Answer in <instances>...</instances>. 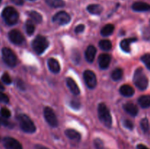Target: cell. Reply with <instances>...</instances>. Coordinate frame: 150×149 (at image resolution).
I'll return each mask as SVG.
<instances>
[{"instance_id":"6da1fadb","label":"cell","mask_w":150,"mask_h":149,"mask_svg":"<svg viewBox=\"0 0 150 149\" xmlns=\"http://www.w3.org/2000/svg\"><path fill=\"white\" fill-rule=\"evenodd\" d=\"M1 17L7 24L13 26L17 23L19 18V15L17 10L13 7H7L2 10Z\"/></svg>"},{"instance_id":"f546056e","label":"cell","mask_w":150,"mask_h":149,"mask_svg":"<svg viewBox=\"0 0 150 149\" xmlns=\"http://www.w3.org/2000/svg\"><path fill=\"white\" fill-rule=\"evenodd\" d=\"M142 61L144 64L146 65V67L150 70V53L144 54L142 56Z\"/></svg>"},{"instance_id":"e575fe53","label":"cell","mask_w":150,"mask_h":149,"mask_svg":"<svg viewBox=\"0 0 150 149\" xmlns=\"http://www.w3.org/2000/svg\"><path fill=\"white\" fill-rule=\"evenodd\" d=\"M123 124H124V126L126 128L132 130L133 129V124L130 121V120H125V121H123Z\"/></svg>"},{"instance_id":"d590c367","label":"cell","mask_w":150,"mask_h":149,"mask_svg":"<svg viewBox=\"0 0 150 149\" xmlns=\"http://www.w3.org/2000/svg\"><path fill=\"white\" fill-rule=\"evenodd\" d=\"M84 29H85L84 25L80 24L79 25V26H76V29H75V32H76V34L81 33V32H83V31H84Z\"/></svg>"},{"instance_id":"836d02e7","label":"cell","mask_w":150,"mask_h":149,"mask_svg":"<svg viewBox=\"0 0 150 149\" xmlns=\"http://www.w3.org/2000/svg\"><path fill=\"white\" fill-rule=\"evenodd\" d=\"M0 102H3V103H8L9 102L8 96L5 93L1 91H0Z\"/></svg>"},{"instance_id":"8fae6325","label":"cell","mask_w":150,"mask_h":149,"mask_svg":"<svg viewBox=\"0 0 150 149\" xmlns=\"http://www.w3.org/2000/svg\"><path fill=\"white\" fill-rule=\"evenodd\" d=\"M8 36L10 40L16 45H21L24 41L23 34L17 29H13L10 31L8 34Z\"/></svg>"},{"instance_id":"2e32d148","label":"cell","mask_w":150,"mask_h":149,"mask_svg":"<svg viewBox=\"0 0 150 149\" xmlns=\"http://www.w3.org/2000/svg\"><path fill=\"white\" fill-rule=\"evenodd\" d=\"M67 85L68 86L69 89L70 90V91L75 95H79L80 93V89H79V86H78L77 83L75 82V80H73L71 77H67Z\"/></svg>"},{"instance_id":"d6a6232c","label":"cell","mask_w":150,"mask_h":149,"mask_svg":"<svg viewBox=\"0 0 150 149\" xmlns=\"http://www.w3.org/2000/svg\"><path fill=\"white\" fill-rule=\"evenodd\" d=\"M70 105L72 108L76 110L79 109V108H80L81 106V103L79 102V100H77V99H73V100H72L71 102H70Z\"/></svg>"},{"instance_id":"7bdbcfd3","label":"cell","mask_w":150,"mask_h":149,"mask_svg":"<svg viewBox=\"0 0 150 149\" xmlns=\"http://www.w3.org/2000/svg\"><path fill=\"white\" fill-rule=\"evenodd\" d=\"M2 90H4V87L2 85V83L0 82V91H2Z\"/></svg>"},{"instance_id":"484cf974","label":"cell","mask_w":150,"mask_h":149,"mask_svg":"<svg viewBox=\"0 0 150 149\" xmlns=\"http://www.w3.org/2000/svg\"><path fill=\"white\" fill-rule=\"evenodd\" d=\"M29 17L31 18V19L32 20V21H35V23H39L42 22V15H41L39 13H38V12L34 11V10L29 12Z\"/></svg>"},{"instance_id":"ac0fdd59","label":"cell","mask_w":150,"mask_h":149,"mask_svg":"<svg viewBox=\"0 0 150 149\" xmlns=\"http://www.w3.org/2000/svg\"><path fill=\"white\" fill-rule=\"evenodd\" d=\"M137 40L136 38H128V39H125L120 42V48L124 52L129 53L130 51V44L133 42H136Z\"/></svg>"},{"instance_id":"83f0119b","label":"cell","mask_w":150,"mask_h":149,"mask_svg":"<svg viewBox=\"0 0 150 149\" xmlns=\"http://www.w3.org/2000/svg\"><path fill=\"white\" fill-rule=\"evenodd\" d=\"M35 26L33 21L32 20H27L26 22V32L29 35H32L35 32Z\"/></svg>"},{"instance_id":"44dd1931","label":"cell","mask_w":150,"mask_h":149,"mask_svg":"<svg viewBox=\"0 0 150 149\" xmlns=\"http://www.w3.org/2000/svg\"><path fill=\"white\" fill-rule=\"evenodd\" d=\"M87 10L93 15H100L103 10V8L100 4H90L87 7Z\"/></svg>"},{"instance_id":"ffe728a7","label":"cell","mask_w":150,"mask_h":149,"mask_svg":"<svg viewBox=\"0 0 150 149\" xmlns=\"http://www.w3.org/2000/svg\"><path fill=\"white\" fill-rule=\"evenodd\" d=\"M65 134L70 140H76V141H79L81 140V134L77 131L72 129H68L66 130Z\"/></svg>"},{"instance_id":"9c48e42d","label":"cell","mask_w":150,"mask_h":149,"mask_svg":"<svg viewBox=\"0 0 150 149\" xmlns=\"http://www.w3.org/2000/svg\"><path fill=\"white\" fill-rule=\"evenodd\" d=\"M83 79H84L86 86L89 89H94L97 86L96 75L91 70H86L83 72Z\"/></svg>"},{"instance_id":"f1b7e54d","label":"cell","mask_w":150,"mask_h":149,"mask_svg":"<svg viewBox=\"0 0 150 149\" xmlns=\"http://www.w3.org/2000/svg\"><path fill=\"white\" fill-rule=\"evenodd\" d=\"M141 127H142V130L144 132H147L149 130V124L147 118H143L141 121Z\"/></svg>"},{"instance_id":"4fadbf2b","label":"cell","mask_w":150,"mask_h":149,"mask_svg":"<svg viewBox=\"0 0 150 149\" xmlns=\"http://www.w3.org/2000/svg\"><path fill=\"white\" fill-rule=\"evenodd\" d=\"M132 8L136 12H146L150 11V4L143 1H136L133 3Z\"/></svg>"},{"instance_id":"8992f818","label":"cell","mask_w":150,"mask_h":149,"mask_svg":"<svg viewBox=\"0 0 150 149\" xmlns=\"http://www.w3.org/2000/svg\"><path fill=\"white\" fill-rule=\"evenodd\" d=\"M3 61L9 67H13L17 64V57L11 49L8 48H3L1 50Z\"/></svg>"},{"instance_id":"4316f807","label":"cell","mask_w":150,"mask_h":149,"mask_svg":"<svg viewBox=\"0 0 150 149\" xmlns=\"http://www.w3.org/2000/svg\"><path fill=\"white\" fill-rule=\"evenodd\" d=\"M123 75V71L122 69L117 68L116 70H114V71L111 73V78L113 79L115 81H117V80H120V79L122 77Z\"/></svg>"},{"instance_id":"7c38bea8","label":"cell","mask_w":150,"mask_h":149,"mask_svg":"<svg viewBox=\"0 0 150 149\" xmlns=\"http://www.w3.org/2000/svg\"><path fill=\"white\" fill-rule=\"evenodd\" d=\"M111 62V56L108 54H101L98 58V64L100 69L105 70L109 66Z\"/></svg>"},{"instance_id":"ab89813d","label":"cell","mask_w":150,"mask_h":149,"mask_svg":"<svg viewBox=\"0 0 150 149\" xmlns=\"http://www.w3.org/2000/svg\"><path fill=\"white\" fill-rule=\"evenodd\" d=\"M11 1L14 3L15 4H17V5H22L23 4V0H11Z\"/></svg>"},{"instance_id":"1f68e13d","label":"cell","mask_w":150,"mask_h":149,"mask_svg":"<svg viewBox=\"0 0 150 149\" xmlns=\"http://www.w3.org/2000/svg\"><path fill=\"white\" fill-rule=\"evenodd\" d=\"M1 80H2L3 83H5V84H7V85L10 84V83H12L11 77H10V75L8 74V73H7V72L4 73V74H2V76H1Z\"/></svg>"},{"instance_id":"b9f144b4","label":"cell","mask_w":150,"mask_h":149,"mask_svg":"<svg viewBox=\"0 0 150 149\" xmlns=\"http://www.w3.org/2000/svg\"><path fill=\"white\" fill-rule=\"evenodd\" d=\"M137 149H149V148L146 147V145H144L139 144L137 145Z\"/></svg>"},{"instance_id":"ba28073f","label":"cell","mask_w":150,"mask_h":149,"mask_svg":"<svg viewBox=\"0 0 150 149\" xmlns=\"http://www.w3.org/2000/svg\"><path fill=\"white\" fill-rule=\"evenodd\" d=\"M70 16L67 13L64 11H60L54 15L53 17V21L59 25H65L67 24L70 21Z\"/></svg>"},{"instance_id":"7402d4cb","label":"cell","mask_w":150,"mask_h":149,"mask_svg":"<svg viewBox=\"0 0 150 149\" xmlns=\"http://www.w3.org/2000/svg\"><path fill=\"white\" fill-rule=\"evenodd\" d=\"M139 104L143 108H147L150 107V95H144L139 97Z\"/></svg>"},{"instance_id":"ee69618b","label":"cell","mask_w":150,"mask_h":149,"mask_svg":"<svg viewBox=\"0 0 150 149\" xmlns=\"http://www.w3.org/2000/svg\"><path fill=\"white\" fill-rule=\"evenodd\" d=\"M1 0H0V2H1Z\"/></svg>"},{"instance_id":"bcb514c9","label":"cell","mask_w":150,"mask_h":149,"mask_svg":"<svg viewBox=\"0 0 150 149\" xmlns=\"http://www.w3.org/2000/svg\"><path fill=\"white\" fill-rule=\"evenodd\" d=\"M149 22H150V21H149Z\"/></svg>"},{"instance_id":"9a60e30c","label":"cell","mask_w":150,"mask_h":149,"mask_svg":"<svg viewBox=\"0 0 150 149\" xmlns=\"http://www.w3.org/2000/svg\"><path fill=\"white\" fill-rule=\"evenodd\" d=\"M123 108H124L125 111L126 112L130 114L132 116H136L138 114V112H139V109H138L137 106L135 104L132 103V102L125 103L123 106Z\"/></svg>"},{"instance_id":"3957f363","label":"cell","mask_w":150,"mask_h":149,"mask_svg":"<svg viewBox=\"0 0 150 149\" xmlns=\"http://www.w3.org/2000/svg\"><path fill=\"white\" fill-rule=\"evenodd\" d=\"M17 119L18 121L21 129L24 132L34 133L36 131L35 124L28 115H25V114H20L17 117Z\"/></svg>"},{"instance_id":"277c9868","label":"cell","mask_w":150,"mask_h":149,"mask_svg":"<svg viewBox=\"0 0 150 149\" xmlns=\"http://www.w3.org/2000/svg\"><path fill=\"white\" fill-rule=\"evenodd\" d=\"M133 82L140 90H145L147 88L149 81L142 68H138L135 71L133 75Z\"/></svg>"},{"instance_id":"7a4b0ae2","label":"cell","mask_w":150,"mask_h":149,"mask_svg":"<svg viewBox=\"0 0 150 149\" xmlns=\"http://www.w3.org/2000/svg\"><path fill=\"white\" fill-rule=\"evenodd\" d=\"M98 118H99L100 121L102 122L103 125H105L108 128H110L111 127V124H112V118H111L109 110L107 108L105 104L100 103L98 105Z\"/></svg>"},{"instance_id":"d4e9b609","label":"cell","mask_w":150,"mask_h":149,"mask_svg":"<svg viewBox=\"0 0 150 149\" xmlns=\"http://www.w3.org/2000/svg\"><path fill=\"white\" fill-rule=\"evenodd\" d=\"M99 46L103 51H110L112 48V43L108 39H102L99 42Z\"/></svg>"},{"instance_id":"52a82bcc","label":"cell","mask_w":150,"mask_h":149,"mask_svg":"<svg viewBox=\"0 0 150 149\" xmlns=\"http://www.w3.org/2000/svg\"><path fill=\"white\" fill-rule=\"evenodd\" d=\"M44 117L46 120L47 123L52 127H57L58 126V120L54 113L52 108L46 107L44 109Z\"/></svg>"},{"instance_id":"d6986e66","label":"cell","mask_w":150,"mask_h":149,"mask_svg":"<svg viewBox=\"0 0 150 149\" xmlns=\"http://www.w3.org/2000/svg\"><path fill=\"white\" fill-rule=\"evenodd\" d=\"M120 92L122 96L129 97L134 94V89L129 85H123L120 87Z\"/></svg>"},{"instance_id":"f35d334b","label":"cell","mask_w":150,"mask_h":149,"mask_svg":"<svg viewBox=\"0 0 150 149\" xmlns=\"http://www.w3.org/2000/svg\"><path fill=\"white\" fill-rule=\"evenodd\" d=\"M17 86L19 88V89H21V90H24V89H25L24 83H23V82L21 80H18V81H17Z\"/></svg>"},{"instance_id":"5b68a950","label":"cell","mask_w":150,"mask_h":149,"mask_svg":"<svg viewBox=\"0 0 150 149\" xmlns=\"http://www.w3.org/2000/svg\"><path fill=\"white\" fill-rule=\"evenodd\" d=\"M48 41L43 36L38 35L32 42V48L38 54H41L47 49L48 47Z\"/></svg>"},{"instance_id":"5bb4252c","label":"cell","mask_w":150,"mask_h":149,"mask_svg":"<svg viewBox=\"0 0 150 149\" xmlns=\"http://www.w3.org/2000/svg\"><path fill=\"white\" fill-rule=\"evenodd\" d=\"M96 52L97 50L95 46H93V45L88 46L86 51H85V58H86V60L88 62L92 63L94 61L95 55H96Z\"/></svg>"},{"instance_id":"603a6c76","label":"cell","mask_w":150,"mask_h":149,"mask_svg":"<svg viewBox=\"0 0 150 149\" xmlns=\"http://www.w3.org/2000/svg\"><path fill=\"white\" fill-rule=\"evenodd\" d=\"M45 2L48 6L54 8H59L65 5V2L63 0H45Z\"/></svg>"},{"instance_id":"e0dca14e","label":"cell","mask_w":150,"mask_h":149,"mask_svg":"<svg viewBox=\"0 0 150 149\" xmlns=\"http://www.w3.org/2000/svg\"><path fill=\"white\" fill-rule=\"evenodd\" d=\"M48 66L49 70L53 73H59L60 71V65L59 64L58 61L56 60L55 58H51L48 60Z\"/></svg>"},{"instance_id":"cb8c5ba5","label":"cell","mask_w":150,"mask_h":149,"mask_svg":"<svg viewBox=\"0 0 150 149\" xmlns=\"http://www.w3.org/2000/svg\"><path fill=\"white\" fill-rule=\"evenodd\" d=\"M114 30V26L113 24H107L103 27L101 29V34L103 36H109L113 33Z\"/></svg>"},{"instance_id":"74e56055","label":"cell","mask_w":150,"mask_h":149,"mask_svg":"<svg viewBox=\"0 0 150 149\" xmlns=\"http://www.w3.org/2000/svg\"><path fill=\"white\" fill-rule=\"evenodd\" d=\"M0 123H1L2 125L5 126V127H10V126H11L10 122H9L8 121H7V120L4 118H0Z\"/></svg>"},{"instance_id":"4dcf8cb0","label":"cell","mask_w":150,"mask_h":149,"mask_svg":"<svg viewBox=\"0 0 150 149\" xmlns=\"http://www.w3.org/2000/svg\"><path fill=\"white\" fill-rule=\"evenodd\" d=\"M0 115L4 118H8L11 115V112L7 108H2L0 110Z\"/></svg>"},{"instance_id":"30bf717a","label":"cell","mask_w":150,"mask_h":149,"mask_svg":"<svg viewBox=\"0 0 150 149\" xmlns=\"http://www.w3.org/2000/svg\"><path fill=\"white\" fill-rule=\"evenodd\" d=\"M3 144L6 149H23L21 144L13 137H4L3 140Z\"/></svg>"},{"instance_id":"f6af8a7d","label":"cell","mask_w":150,"mask_h":149,"mask_svg":"<svg viewBox=\"0 0 150 149\" xmlns=\"http://www.w3.org/2000/svg\"><path fill=\"white\" fill-rule=\"evenodd\" d=\"M31 1H33V0H31Z\"/></svg>"},{"instance_id":"8d00e7d4","label":"cell","mask_w":150,"mask_h":149,"mask_svg":"<svg viewBox=\"0 0 150 149\" xmlns=\"http://www.w3.org/2000/svg\"><path fill=\"white\" fill-rule=\"evenodd\" d=\"M95 147H96L98 149H100L103 148V142L101 141L100 140H99V139H97V140H95Z\"/></svg>"},{"instance_id":"60d3db41","label":"cell","mask_w":150,"mask_h":149,"mask_svg":"<svg viewBox=\"0 0 150 149\" xmlns=\"http://www.w3.org/2000/svg\"><path fill=\"white\" fill-rule=\"evenodd\" d=\"M35 149H49V148H48L45 147V146L42 145L38 144L35 146Z\"/></svg>"}]
</instances>
